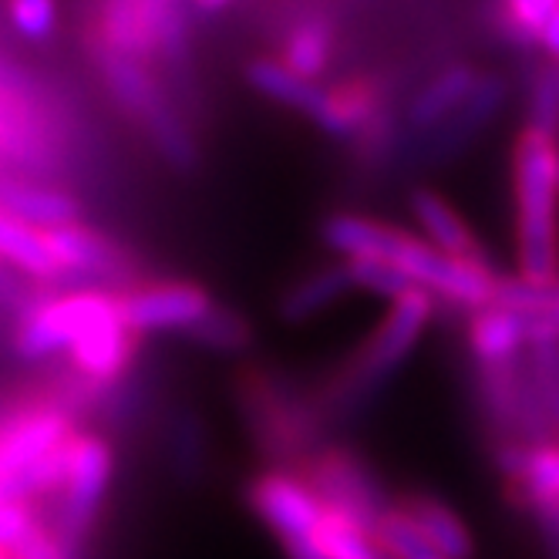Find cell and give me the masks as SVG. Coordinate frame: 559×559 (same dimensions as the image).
<instances>
[{"label":"cell","mask_w":559,"mask_h":559,"mask_svg":"<svg viewBox=\"0 0 559 559\" xmlns=\"http://www.w3.org/2000/svg\"><path fill=\"white\" fill-rule=\"evenodd\" d=\"M321 239L341 260H374L405 273L415 287L428 290L435 300L455 304L462 310H483L492 304L499 276L496 270L468 266L442 250H435L425 236L397 229L391 223L361 213H331L321 223Z\"/></svg>","instance_id":"cell-1"},{"label":"cell","mask_w":559,"mask_h":559,"mask_svg":"<svg viewBox=\"0 0 559 559\" xmlns=\"http://www.w3.org/2000/svg\"><path fill=\"white\" fill-rule=\"evenodd\" d=\"M515 266L533 284L559 280V139L523 129L512 145Z\"/></svg>","instance_id":"cell-2"},{"label":"cell","mask_w":559,"mask_h":559,"mask_svg":"<svg viewBox=\"0 0 559 559\" xmlns=\"http://www.w3.org/2000/svg\"><path fill=\"white\" fill-rule=\"evenodd\" d=\"M435 321V297L428 290H412L391 300L381 324L368 334V341L354 350L344 371H337L331 384V408L354 412L402 368L412 350L421 344L425 331Z\"/></svg>","instance_id":"cell-3"},{"label":"cell","mask_w":559,"mask_h":559,"mask_svg":"<svg viewBox=\"0 0 559 559\" xmlns=\"http://www.w3.org/2000/svg\"><path fill=\"white\" fill-rule=\"evenodd\" d=\"M92 55H95L102 82L111 92V98L118 102V108L145 129V135L152 139V145L158 152H163L169 166L189 173L199 158L195 139H192L189 126L182 122L176 102L163 92L158 78L148 71V64L126 58L118 51H108L95 41H92Z\"/></svg>","instance_id":"cell-4"},{"label":"cell","mask_w":559,"mask_h":559,"mask_svg":"<svg viewBox=\"0 0 559 559\" xmlns=\"http://www.w3.org/2000/svg\"><path fill=\"white\" fill-rule=\"evenodd\" d=\"M247 502L284 549L307 539H321V530L328 523V506L304 478V472H260L247 489Z\"/></svg>","instance_id":"cell-5"},{"label":"cell","mask_w":559,"mask_h":559,"mask_svg":"<svg viewBox=\"0 0 559 559\" xmlns=\"http://www.w3.org/2000/svg\"><path fill=\"white\" fill-rule=\"evenodd\" d=\"M304 478L317 489L328 509L347 515L350 523L368 533H374L381 519L391 512L388 492L374 468L347 449H324L307 465Z\"/></svg>","instance_id":"cell-6"},{"label":"cell","mask_w":559,"mask_h":559,"mask_svg":"<svg viewBox=\"0 0 559 559\" xmlns=\"http://www.w3.org/2000/svg\"><path fill=\"white\" fill-rule=\"evenodd\" d=\"M74 435V421L55 405H34L4 418L0 421V489L11 499H24V475L51 452L64 449Z\"/></svg>","instance_id":"cell-7"},{"label":"cell","mask_w":559,"mask_h":559,"mask_svg":"<svg viewBox=\"0 0 559 559\" xmlns=\"http://www.w3.org/2000/svg\"><path fill=\"white\" fill-rule=\"evenodd\" d=\"M115 472V452L102 435H74L71 442V462H68V483L61 492V512H58V533L78 546L92 530L95 515L105 502V492L111 486Z\"/></svg>","instance_id":"cell-8"},{"label":"cell","mask_w":559,"mask_h":559,"mask_svg":"<svg viewBox=\"0 0 559 559\" xmlns=\"http://www.w3.org/2000/svg\"><path fill=\"white\" fill-rule=\"evenodd\" d=\"M126 324L132 334H189L213 313V300L203 287L169 280V284H142L118 294Z\"/></svg>","instance_id":"cell-9"},{"label":"cell","mask_w":559,"mask_h":559,"mask_svg":"<svg viewBox=\"0 0 559 559\" xmlns=\"http://www.w3.org/2000/svg\"><path fill=\"white\" fill-rule=\"evenodd\" d=\"M135 341L139 334H132V328L126 324L122 307H118V297H115V304L74 341V347L68 350V361L92 384H115L132 365Z\"/></svg>","instance_id":"cell-10"},{"label":"cell","mask_w":559,"mask_h":559,"mask_svg":"<svg viewBox=\"0 0 559 559\" xmlns=\"http://www.w3.org/2000/svg\"><path fill=\"white\" fill-rule=\"evenodd\" d=\"M408 210H412V219L418 223L421 236L435 250H442L445 257H452L459 263L492 270L483 239L475 236V229L455 213V206L438 189L415 186L408 192Z\"/></svg>","instance_id":"cell-11"},{"label":"cell","mask_w":559,"mask_h":559,"mask_svg":"<svg viewBox=\"0 0 559 559\" xmlns=\"http://www.w3.org/2000/svg\"><path fill=\"white\" fill-rule=\"evenodd\" d=\"M483 85V71L472 64H449L442 71H435L428 82L412 95L405 126L412 129L415 142L435 135L438 129H445L452 118L472 102V95Z\"/></svg>","instance_id":"cell-12"},{"label":"cell","mask_w":559,"mask_h":559,"mask_svg":"<svg viewBox=\"0 0 559 559\" xmlns=\"http://www.w3.org/2000/svg\"><path fill=\"white\" fill-rule=\"evenodd\" d=\"M48 243L71 280H92V284H115L129 276V257L118 250L108 236L85 223H68L48 229Z\"/></svg>","instance_id":"cell-13"},{"label":"cell","mask_w":559,"mask_h":559,"mask_svg":"<svg viewBox=\"0 0 559 559\" xmlns=\"http://www.w3.org/2000/svg\"><path fill=\"white\" fill-rule=\"evenodd\" d=\"M0 213H8L21 223H31L48 233V229L78 223L82 206H78V199L64 189L24 179L21 173L0 169Z\"/></svg>","instance_id":"cell-14"},{"label":"cell","mask_w":559,"mask_h":559,"mask_svg":"<svg viewBox=\"0 0 559 559\" xmlns=\"http://www.w3.org/2000/svg\"><path fill=\"white\" fill-rule=\"evenodd\" d=\"M354 287V276H350V266L344 260L337 263H328V266H317L310 273H304L300 280L280 294L276 300V313L284 324H307L313 317H321L324 310H331L334 304H341Z\"/></svg>","instance_id":"cell-15"},{"label":"cell","mask_w":559,"mask_h":559,"mask_svg":"<svg viewBox=\"0 0 559 559\" xmlns=\"http://www.w3.org/2000/svg\"><path fill=\"white\" fill-rule=\"evenodd\" d=\"M468 347L475 354L478 368H499V365L523 361L530 347L523 317L496 304L475 310L468 317Z\"/></svg>","instance_id":"cell-16"},{"label":"cell","mask_w":559,"mask_h":559,"mask_svg":"<svg viewBox=\"0 0 559 559\" xmlns=\"http://www.w3.org/2000/svg\"><path fill=\"white\" fill-rule=\"evenodd\" d=\"M502 472L515 483V492L523 496L530 509L559 506V445H506L499 455Z\"/></svg>","instance_id":"cell-17"},{"label":"cell","mask_w":559,"mask_h":559,"mask_svg":"<svg viewBox=\"0 0 559 559\" xmlns=\"http://www.w3.org/2000/svg\"><path fill=\"white\" fill-rule=\"evenodd\" d=\"M492 304L523 317L530 344L559 341V280L556 284H533V280H523L519 273L499 276Z\"/></svg>","instance_id":"cell-18"},{"label":"cell","mask_w":559,"mask_h":559,"mask_svg":"<svg viewBox=\"0 0 559 559\" xmlns=\"http://www.w3.org/2000/svg\"><path fill=\"white\" fill-rule=\"evenodd\" d=\"M506 102V82L499 74H483V85L472 95V102L452 118L445 129H438L435 135L421 139L418 148L428 152V158H445V155H455L459 148H465L478 132H483L492 118L499 115Z\"/></svg>","instance_id":"cell-19"},{"label":"cell","mask_w":559,"mask_h":559,"mask_svg":"<svg viewBox=\"0 0 559 559\" xmlns=\"http://www.w3.org/2000/svg\"><path fill=\"white\" fill-rule=\"evenodd\" d=\"M334 24L324 17V14H307V17H297L284 41H280V64L290 68L297 78L304 82H321L324 71L331 68L334 61Z\"/></svg>","instance_id":"cell-20"},{"label":"cell","mask_w":559,"mask_h":559,"mask_svg":"<svg viewBox=\"0 0 559 559\" xmlns=\"http://www.w3.org/2000/svg\"><path fill=\"white\" fill-rule=\"evenodd\" d=\"M0 260L21 270L31 280H45V284H68V273L61 270L48 233L31 223H21L8 213H0Z\"/></svg>","instance_id":"cell-21"},{"label":"cell","mask_w":559,"mask_h":559,"mask_svg":"<svg viewBox=\"0 0 559 559\" xmlns=\"http://www.w3.org/2000/svg\"><path fill=\"white\" fill-rule=\"evenodd\" d=\"M402 509L408 512L415 530L425 536V543L442 559H472L475 543L455 509H449L445 502H438L431 496H408Z\"/></svg>","instance_id":"cell-22"},{"label":"cell","mask_w":559,"mask_h":559,"mask_svg":"<svg viewBox=\"0 0 559 559\" xmlns=\"http://www.w3.org/2000/svg\"><path fill=\"white\" fill-rule=\"evenodd\" d=\"M247 82L270 102H276L280 108H290L297 115H307L313 122V115L321 111L324 102V85H313L297 78L290 68L280 64V58L273 55H260L247 64Z\"/></svg>","instance_id":"cell-23"},{"label":"cell","mask_w":559,"mask_h":559,"mask_svg":"<svg viewBox=\"0 0 559 559\" xmlns=\"http://www.w3.org/2000/svg\"><path fill=\"white\" fill-rule=\"evenodd\" d=\"M95 37L92 41L118 51L135 61H152L148 34H145V11L142 0H98L95 8Z\"/></svg>","instance_id":"cell-24"},{"label":"cell","mask_w":559,"mask_h":559,"mask_svg":"<svg viewBox=\"0 0 559 559\" xmlns=\"http://www.w3.org/2000/svg\"><path fill=\"white\" fill-rule=\"evenodd\" d=\"M189 8L192 0H142L152 58L182 71L189 61Z\"/></svg>","instance_id":"cell-25"},{"label":"cell","mask_w":559,"mask_h":559,"mask_svg":"<svg viewBox=\"0 0 559 559\" xmlns=\"http://www.w3.org/2000/svg\"><path fill=\"white\" fill-rule=\"evenodd\" d=\"M559 0H496V27L515 48H539Z\"/></svg>","instance_id":"cell-26"},{"label":"cell","mask_w":559,"mask_h":559,"mask_svg":"<svg viewBox=\"0 0 559 559\" xmlns=\"http://www.w3.org/2000/svg\"><path fill=\"white\" fill-rule=\"evenodd\" d=\"M321 543L331 559H388L378 536L350 523L347 515L328 509V523L321 530Z\"/></svg>","instance_id":"cell-27"},{"label":"cell","mask_w":559,"mask_h":559,"mask_svg":"<svg viewBox=\"0 0 559 559\" xmlns=\"http://www.w3.org/2000/svg\"><path fill=\"white\" fill-rule=\"evenodd\" d=\"M526 371L552 428H559V341H536L526 347Z\"/></svg>","instance_id":"cell-28"},{"label":"cell","mask_w":559,"mask_h":559,"mask_svg":"<svg viewBox=\"0 0 559 559\" xmlns=\"http://www.w3.org/2000/svg\"><path fill=\"white\" fill-rule=\"evenodd\" d=\"M189 337L195 344H203L210 350H219V354H233V350H243L250 341H253V328L247 317H239L236 310L229 307H213V313L206 317L203 324L195 331H189Z\"/></svg>","instance_id":"cell-29"},{"label":"cell","mask_w":559,"mask_h":559,"mask_svg":"<svg viewBox=\"0 0 559 559\" xmlns=\"http://www.w3.org/2000/svg\"><path fill=\"white\" fill-rule=\"evenodd\" d=\"M526 126L559 139V64L546 61L530 82Z\"/></svg>","instance_id":"cell-30"},{"label":"cell","mask_w":559,"mask_h":559,"mask_svg":"<svg viewBox=\"0 0 559 559\" xmlns=\"http://www.w3.org/2000/svg\"><path fill=\"white\" fill-rule=\"evenodd\" d=\"M344 263L350 266L357 290H368L374 297H388V304L412 294V290H421V287L412 284L405 273H397L394 266H384V263H374V260H344Z\"/></svg>","instance_id":"cell-31"},{"label":"cell","mask_w":559,"mask_h":559,"mask_svg":"<svg viewBox=\"0 0 559 559\" xmlns=\"http://www.w3.org/2000/svg\"><path fill=\"white\" fill-rule=\"evenodd\" d=\"M8 17L27 41H48L58 24V0H8Z\"/></svg>","instance_id":"cell-32"},{"label":"cell","mask_w":559,"mask_h":559,"mask_svg":"<svg viewBox=\"0 0 559 559\" xmlns=\"http://www.w3.org/2000/svg\"><path fill=\"white\" fill-rule=\"evenodd\" d=\"M37 530H41V523H37L31 502L11 499L0 506V552H8L14 559Z\"/></svg>","instance_id":"cell-33"},{"label":"cell","mask_w":559,"mask_h":559,"mask_svg":"<svg viewBox=\"0 0 559 559\" xmlns=\"http://www.w3.org/2000/svg\"><path fill=\"white\" fill-rule=\"evenodd\" d=\"M14 559H74V546L61 533H51L41 526L24 543V549Z\"/></svg>","instance_id":"cell-34"},{"label":"cell","mask_w":559,"mask_h":559,"mask_svg":"<svg viewBox=\"0 0 559 559\" xmlns=\"http://www.w3.org/2000/svg\"><path fill=\"white\" fill-rule=\"evenodd\" d=\"M533 515L543 533L546 559H559V506H539V509H533Z\"/></svg>","instance_id":"cell-35"},{"label":"cell","mask_w":559,"mask_h":559,"mask_svg":"<svg viewBox=\"0 0 559 559\" xmlns=\"http://www.w3.org/2000/svg\"><path fill=\"white\" fill-rule=\"evenodd\" d=\"M539 51H546V58H549L552 64H559V11L549 17V24H546V31H543V45H539Z\"/></svg>","instance_id":"cell-36"},{"label":"cell","mask_w":559,"mask_h":559,"mask_svg":"<svg viewBox=\"0 0 559 559\" xmlns=\"http://www.w3.org/2000/svg\"><path fill=\"white\" fill-rule=\"evenodd\" d=\"M226 4H229V0H192V11H199V14H216Z\"/></svg>","instance_id":"cell-37"},{"label":"cell","mask_w":559,"mask_h":559,"mask_svg":"<svg viewBox=\"0 0 559 559\" xmlns=\"http://www.w3.org/2000/svg\"><path fill=\"white\" fill-rule=\"evenodd\" d=\"M4 502H11V496H8L4 489H0V506H4Z\"/></svg>","instance_id":"cell-38"},{"label":"cell","mask_w":559,"mask_h":559,"mask_svg":"<svg viewBox=\"0 0 559 559\" xmlns=\"http://www.w3.org/2000/svg\"><path fill=\"white\" fill-rule=\"evenodd\" d=\"M0 559H11V556H8V552H0Z\"/></svg>","instance_id":"cell-39"}]
</instances>
